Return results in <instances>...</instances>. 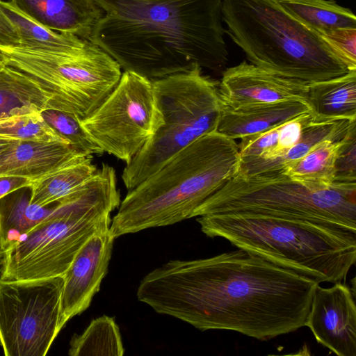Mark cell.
<instances>
[{"mask_svg":"<svg viewBox=\"0 0 356 356\" xmlns=\"http://www.w3.org/2000/svg\"><path fill=\"white\" fill-rule=\"evenodd\" d=\"M316 281L238 249L172 260L141 280L138 300L195 328L266 341L305 325Z\"/></svg>","mask_w":356,"mask_h":356,"instance_id":"1","label":"cell"},{"mask_svg":"<svg viewBox=\"0 0 356 356\" xmlns=\"http://www.w3.org/2000/svg\"><path fill=\"white\" fill-rule=\"evenodd\" d=\"M104 16L90 41L124 71L152 81L228 60L222 0H97Z\"/></svg>","mask_w":356,"mask_h":356,"instance_id":"2","label":"cell"},{"mask_svg":"<svg viewBox=\"0 0 356 356\" xmlns=\"http://www.w3.org/2000/svg\"><path fill=\"white\" fill-rule=\"evenodd\" d=\"M238 143L217 131L179 152L121 201L113 238L193 218L194 211L238 171Z\"/></svg>","mask_w":356,"mask_h":356,"instance_id":"3","label":"cell"},{"mask_svg":"<svg viewBox=\"0 0 356 356\" xmlns=\"http://www.w3.org/2000/svg\"><path fill=\"white\" fill-rule=\"evenodd\" d=\"M201 231L318 283L345 280L356 261V232L313 220L254 213L197 216Z\"/></svg>","mask_w":356,"mask_h":356,"instance_id":"4","label":"cell"},{"mask_svg":"<svg viewBox=\"0 0 356 356\" xmlns=\"http://www.w3.org/2000/svg\"><path fill=\"white\" fill-rule=\"evenodd\" d=\"M120 202L115 170L104 163L83 186L58 201L46 220L3 252L0 278L63 277L86 242L109 230L111 213Z\"/></svg>","mask_w":356,"mask_h":356,"instance_id":"5","label":"cell"},{"mask_svg":"<svg viewBox=\"0 0 356 356\" xmlns=\"http://www.w3.org/2000/svg\"><path fill=\"white\" fill-rule=\"evenodd\" d=\"M222 14L225 32L252 64L271 74L309 84L349 71L317 32L277 0H222Z\"/></svg>","mask_w":356,"mask_h":356,"instance_id":"6","label":"cell"},{"mask_svg":"<svg viewBox=\"0 0 356 356\" xmlns=\"http://www.w3.org/2000/svg\"><path fill=\"white\" fill-rule=\"evenodd\" d=\"M254 213L334 225L356 232V182L302 184L276 171L236 174L208 197L193 217Z\"/></svg>","mask_w":356,"mask_h":356,"instance_id":"7","label":"cell"},{"mask_svg":"<svg viewBox=\"0 0 356 356\" xmlns=\"http://www.w3.org/2000/svg\"><path fill=\"white\" fill-rule=\"evenodd\" d=\"M161 124L122 174L130 191L196 140L216 131L223 107L218 83L195 65L152 81Z\"/></svg>","mask_w":356,"mask_h":356,"instance_id":"8","label":"cell"},{"mask_svg":"<svg viewBox=\"0 0 356 356\" xmlns=\"http://www.w3.org/2000/svg\"><path fill=\"white\" fill-rule=\"evenodd\" d=\"M3 63L35 83L48 99L47 108L90 115L118 85L121 67L97 44L87 40L77 53L0 47Z\"/></svg>","mask_w":356,"mask_h":356,"instance_id":"9","label":"cell"},{"mask_svg":"<svg viewBox=\"0 0 356 356\" xmlns=\"http://www.w3.org/2000/svg\"><path fill=\"white\" fill-rule=\"evenodd\" d=\"M63 277L0 278V343L6 356H44L65 325Z\"/></svg>","mask_w":356,"mask_h":356,"instance_id":"10","label":"cell"},{"mask_svg":"<svg viewBox=\"0 0 356 356\" xmlns=\"http://www.w3.org/2000/svg\"><path fill=\"white\" fill-rule=\"evenodd\" d=\"M80 124L104 153L129 164L161 124L152 81L124 71L113 90Z\"/></svg>","mask_w":356,"mask_h":356,"instance_id":"11","label":"cell"},{"mask_svg":"<svg viewBox=\"0 0 356 356\" xmlns=\"http://www.w3.org/2000/svg\"><path fill=\"white\" fill-rule=\"evenodd\" d=\"M355 294L341 282L329 288L318 284L305 322L317 342L339 356H356Z\"/></svg>","mask_w":356,"mask_h":356,"instance_id":"12","label":"cell"},{"mask_svg":"<svg viewBox=\"0 0 356 356\" xmlns=\"http://www.w3.org/2000/svg\"><path fill=\"white\" fill-rule=\"evenodd\" d=\"M218 92L223 106L228 108L291 100L308 103L307 83L271 74L246 61L223 71Z\"/></svg>","mask_w":356,"mask_h":356,"instance_id":"13","label":"cell"},{"mask_svg":"<svg viewBox=\"0 0 356 356\" xmlns=\"http://www.w3.org/2000/svg\"><path fill=\"white\" fill-rule=\"evenodd\" d=\"M114 240L110 230L92 236L63 276L62 312L65 324L87 309L99 291L108 272Z\"/></svg>","mask_w":356,"mask_h":356,"instance_id":"14","label":"cell"},{"mask_svg":"<svg viewBox=\"0 0 356 356\" xmlns=\"http://www.w3.org/2000/svg\"><path fill=\"white\" fill-rule=\"evenodd\" d=\"M14 6L43 26L59 33L91 40L104 16L97 0H9Z\"/></svg>","mask_w":356,"mask_h":356,"instance_id":"15","label":"cell"},{"mask_svg":"<svg viewBox=\"0 0 356 356\" xmlns=\"http://www.w3.org/2000/svg\"><path fill=\"white\" fill-rule=\"evenodd\" d=\"M86 157L70 145L18 140L0 155V176H19L33 181Z\"/></svg>","mask_w":356,"mask_h":356,"instance_id":"16","label":"cell"},{"mask_svg":"<svg viewBox=\"0 0 356 356\" xmlns=\"http://www.w3.org/2000/svg\"><path fill=\"white\" fill-rule=\"evenodd\" d=\"M308 113H312L309 104L299 100L223 106L216 131L234 140L241 139Z\"/></svg>","mask_w":356,"mask_h":356,"instance_id":"17","label":"cell"},{"mask_svg":"<svg viewBox=\"0 0 356 356\" xmlns=\"http://www.w3.org/2000/svg\"><path fill=\"white\" fill-rule=\"evenodd\" d=\"M356 120L312 119L303 129L299 141L282 156L273 159L254 158L241 161L238 174L252 175L282 171L291 166L325 140L343 138Z\"/></svg>","mask_w":356,"mask_h":356,"instance_id":"18","label":"cell"},{"mask_svg":"<svg viewBox=\"0 0 356 356\" xmlns=\"http://www.w3.org/2000/svg\"><path fill=\"white\" fill-rule=\"evenodd\" d=\"M31 185L16 189L0 198V250L2 252L21 241L57 207L58 202L44 207L32 203Z\"/></svg>","mask_w":356,"mask_h":356,"instance_id":"19","label":"cell"},{"mask_svg":"<svg viewBox=\"0 0 356 356\" xmlns=\"http://www.w3.org/2000/svg\"><path fill=\"white\" fill-rule=\"evenodd\" d=\"M308 103L316 120H356V69L309 83Z\"/></svg>","mask_w":356,"mask_h":356,"instance_id":"20","label":"cell"},{"mask_svg":"<svg viewBox=\"0 0 356 356\" xmlns=\"http://www.w3.org/2000/svg\"><path fill=\"white\" fill-rule=\"evenodd\" d=\"M0 9L15 26L22 47L33 50L77 53L87 42L75 35L59 33L38 23L9 1L0 0Z\"/></svg>","mask_w":356,"mask_h":356,"instance_id":"21","label":"cell"},{"mask_svg":"<svg viewBox=\"0 0 356 356\" xmlns=\"http://www.w3.org/2000/svg\"><path fill=\"white\" fill-rule=\"evenodd\" d=\"M48 99L33 81L5 65L0 69V120L47 108Z\"/></svg>","mask_w":356,"mask_h":356,"instance_id":"22","label":"cell"},{"mask_svg":"<svg viewBox=\"0 0 356 356\" xmlns=\"http://www.w3.org/2000/svg\"><path fill=\"white\" fill-rule=\"evenodd\" d=\"M92 158L86 157L33 181L31 202L47 206L80 188L97 170Z\"/></svg>","mask_w":356,"mask_h":356,"instance_id":"23","label":"cell"},{"mask_svg":"<svg viewBox=\"0 0 356 356\" xmlns=\"http://www.w3.org/2000/svg\"><path fill=\"white\" fill-rule=\"evenodd\" d=\"M300 22L318 33L341 28H356V17L349 8L332 0H277Z\"/></svg>","mask_w":356,"mask_h":356,"instance_id":"24","label":"cell"},{"mask_svg":"<svg viewBox=\"0 0 356 356\" xmlns=\"http://www.w3.org/2000/svg\"><path fill=\"white\" fill-rule=\"evenodd\" d=\"M344 138L338 140L323 141L282 172L302 184L331 186L334 184L337 152Z\"/></svg>","mask_w":356,"mask_h":356,"instance_id":"25","label":"cell"},{"mask_svg":"<svg viewBox=\"0 0 356 356\" xmlns=\"http://www.w3.org/2000/svg\"><path fill=\"white\" fill-rule=\"evenodd\" d=\"M68 354L70 356L123 355L120 329L114 318L104 315L92 320L81 334L72 337Z\"/></svg>","mask_w":356,"mask_h":356,"instance_id":"26","label":"cell"},{"mask_svg":"<svg viewBox=\"0 0 356 356\" xmlns=\"http://www.w3.org/2000/svg\"><path fill=\"white\" fill-rule=\"evenodd\" d=\"M40 115L76 151L92 157L104 154L83 129L80 119L76 115L53 108H45L40 112Z\"/></svg>","mask_w":356,"mask_h":356,"instance_id":"27","label":"cell"},{"mask_svg":"<svg viewBox=\"0 0 356 356\" xmlns=\"http://www.w3.org/2000/svg\"><path fill=\"white\" fill-rule=\"evenodd\" d=\"M0 135L19 140L59 142L69 145L43 119L40 113H31L0 120Z\"/></svg>","mask_w":356,"mask_h":356,"instance_id":"28","label":"cell"},{"mask_svg":"<svg viewBox=\"0 0 356 356\" xmlns=\"http://www.w3.org/2000/svg\"><path fill=\"white\" fill-rule=\"evenodd\" d=\"M334 168V182H356V122L350 127L338 150Z\"/></svg>","mask_w":356,"mask_h":356,"instance_id":"29","label":"cell"},{"mask_svg":"<svg viewBox=\"0 0 356 356\" xmlns=\"http://www.w3.org/2000/svg\"><path fill=\"white\" fill-rule=\"evenodd\" d=\"M318 34L349 70L356 69V28L337 29Z\"/></svg>","mask_w":356,"mask_h":356,"instance_id":"30","label":"cell"},{"mask_svg":"<svg viewBox=\"0 0 356 356\" xmlns=\"http://www.w3.org/2000/svg\"><path fill=\"white\" fill-rule=\"evenodd\" d=\"M312 118V113H308L282 123L280 128L276 147L272 156L268 159L282 156L296 144L301 138L304 128Z\"/></svg>","mask_w":356,"mask_h":356,"instance_id":"31","label":"cell"},{"mask_svg":"<svg viewBox=\"0 0 356 356\" xmlns=\"http://www.w3.org/2000/svg\"><path fill=\"white\" fill-rule=\"evenodd\" d=\"M19 45V38L15 26L0 9V47H13Z\"/></svg>","mask_w":356,"mask_h":356,"instance_id":"32","label":"cell"},{"mask_svg":"<svg viewBox=\"0 0 356 356\" xmlns=\"http://www.w3.org/2000/svg\"><path fill=\"white\" fill-rule=\"evenodd\" d=\"M31 179L19 176H0V198L19 188L33 184Z\"/></svg>","mask_w":356,"mask_h":356,"instance_id":"33","label":"cell"},{"mask_svg":"<svg viewBox=\"0 0 356 356\" xmlns=\"http://www.w3.org/2000/svg\"><path fill=\"white\" fill-rule=\"evenodd\" d=\"M18 140L0 135V155L14 145Z\"/></svg>","mask_w":356,"mask_h":356,"instance_id":"34","label":"cell"},{"mask_svg":"<svg viewBox=\"0 0 356 356\" xmlns=\"http://www.w3.org/2000/svg\"><path fill=\"white\" fill-rule=\"evenodd\" d=\"M3 60H4L3 55L2 52L0 50V62L3 63Z\"/></svg>","mask_w":356,"mask_h":356,"instance_id":"35","label":"cell"},{"mask_svg":"<svg viewBox=\"0 0 356 356\" xmlns=\"http://www.w3.org/2000/svg\"><path fill=\"white\" fill-rule=\"evenodd\" d=\"M3 254V252H2V251L0 250V265H1V260H2Z\"/></svg>","mask_w":356,"mask_h":356,"instance_id":"36","label":"cell"},{"mask_svg":"<svg viewBox=\"0 0 356 356\" xmlns=\"http://www.w3.org/2000/svg\"><path fill=\"white\" fill-rule=\"evenodd\" d=\"M4 65V64L1 62H0V69Z\"/></svg>","mask_w":356,"mask_h":356,"instance_id":"37","label":"cell"}]
</instances>
